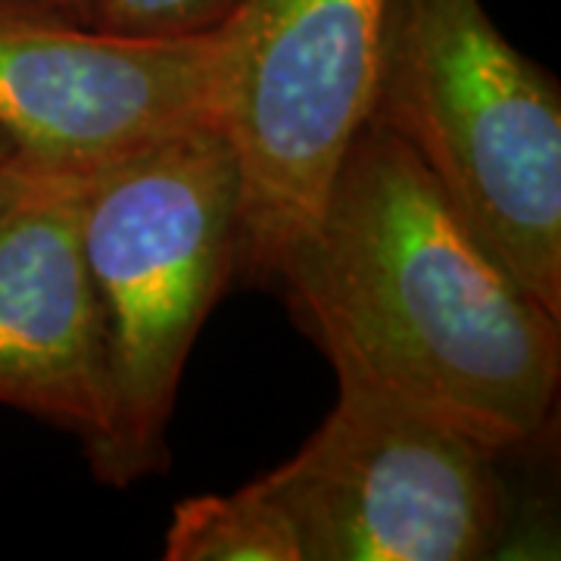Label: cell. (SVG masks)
<instances>
[{
  "instance_id": "cell-7",
  "label": "cell",
  "mask_w": 561,
  "mask_h": 561,
  "mask_svg": "<svg viewBox=\"0 0 561 561\" xmlns=\"http://www.w3.org/2000/svg\"><path fill=\"white\" fill-rule=\"evenodd\" d=\"M84 179L32 165L0 191V405L76 434L91 456L113 397L81 247Z\"/></svg>"
},
{
  "instance_id": "cell-11",
  "label": "cell",
  "mask_w": 561,
  "mask_h": 561,
  "mask_svg": "<svg viewBox=\"0 0 561 561\" xmlns=\"http://www.w3.org/2000/svg\"><path fill=\"white\" fill-rule=\"evenodd\" d=\"M38 3H47V7H60L66 13L79 16L81 20V0H38Z\"/></svg>"
},
{
  "instance_id": "cell-9",
  "label": "cell",
  "mask_w": 561,
  "mask_h": 561,
  "mask_svg": "<svg viewBox=\"0 0 561 561\" xmlns=\"http://www.w3.org/2000/svg\"><path fill=\"white\" fill-rule=\"evenodd\" d=\"M243 0H81V20L135 41H194L219 32Z\"/></svg>"
},
{
  "instance_id": "cell-1",
  "label": "cell",
  "mask_w": 561,
  "mask_h": 561,
  "mask_svg": "<svg viewBox=\"0 0 561 561\" xmlns=\"http://www.w3.org/2000/svg\"><path fill=\"white\" fill-rule=\"evenodd\" d=\"M272 278L346 393L440 421L500 456L549 434L561 316L483 250L375 119Z\"/></svg>"
},
{
  "instance_id": "cell-10",
  "label": "cell",
  "mask_w": 561,
  "mask_h": 561,
  "mask_svg": "<svg viewBox=\"0 0 561 561\" xmlns=\"http://www.w3.org/2000/svg\"><path fill=\"white\" fill-rule=\"evenodd\" d=\"M25 169H32V162L22 160L20 153L13 150V144L0 138V191H3V187H10V184L25 172Z\"/></svg>"
},
{
  "instance_id": "cell-6",
  "label": "cell",
  "mask_w": 561,
  "mask_h": 561,
  "mask_svg": "<svg viewBox=\"0 0 561 561\" xmlns=\"http://www.w3.org/2000/svg\"><path fill=\"white\" fill-rule=\"evenodd\" d=\"M213 35L119 38L60 7L0 0V138L38 169L94 172L209 122Z\"/></svg>"
},
{
  "instance_id": "cell-3",
  "label": "cell",
  "mask_w": 561,
  "mask_h": 561,
  "mask_svg": "<svg viewBox=\"0 0 561 561\" xmlns=\"http://www.w3.org/2000/svg\"><path fill=\"white\" fill-rule=\"evenodd\" d=\"M368 119L412 150L461 225L561 316V94L481 0H390Z\"/></svg>"
},
{
  "instance_id": "cell-5",
  "label": "cell",
  "mask_w": 561,
  "mask_h": 561,
  "mask_svg": "<svg viewBox=\"0 0 561 561\" xmlns=\"http://www.w3.org/2000/svg\"><path fill=\"white\" fill-rule=\"evenodd\" d=\"M262 483L297 527L302 561H481L515 534L500 453L346 390Z\"/></svg>"
},
{
  "instance_id": "cell-2",
  "label": "cell",
  "mask_w": 561,
  "mask_h": 561,
  "mask_svg": "<svg viewBox=\"0 0 561 561\" xmlns=\"http://www.w3.org/2000/svg\"><path fill=\"white\" fill-rule=\"evenodd\" d=\"M81 247L101 302L113 415L91 453L101 483L169 468L191 346L241 260V172L209 122L88 172Z\"/></svg>"
},
{
  "instance_id": "cell-8",
  "label": "cell",
  "mask_w": 561,
  "mask_h": 561,
  "mask_svg": "<svg viewBox=\"0 0 561 561\" xmlns=\"http://www.w3.org/2000/svg\"><path fill=\"white\" fill-rule=\"evenodd\" d=\"M165 561H302L300 534L287 508L256 478L219 496H187L172 508Z\"/></svg>"
},
{
  "instance_id": "cell-4",
  "label": "cell",
  "mask_w": 561,
  "mask_h": 561,
  "mask_svg": "<svg viewBox=\"0 0 561 561\" xmlns=\"http://www.w3.org/2000/svg\"><path fill=\"white\" fill-rule=\"evenodd\" d=\"M390 0H243L213 35L209 122L241 172L238 272L272 278L371 113Z\"/></svg>"
}]
</instances>
